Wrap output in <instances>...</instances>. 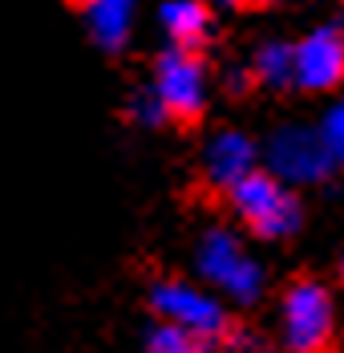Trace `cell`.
Returning <instances> with one entry per match:
<instances>
[{
	"label": "cell",
	"mask_w": 344,
	"mask_h": 353,
	"mask_svg": "<svg viewBox=\"0 0 344 353\" xmlns=\"http://www.w3.org/2000/svg\"><path fill=\"white\" fill-rule=\"evenodd\" d=\"M344 81V17L316 25L296 41V90L328 94Z\"/></svg>",
	"instance_id": "52a82bcc"
},
{
	"label": "cell",
	"mask_w": 344,
	"mask_h": 353,
	"mask_svg": "<svg viewBox=\"0 0 344 353\" xmlns=\"http://www.w3.org/2000/svg\"><path fill=\"white\" fill-rule=\"evenodd\" d=\"M195 264H199V276L215 292H223L239 305L259 301V292H264V268L255 264V256L243 248V240L231 228L203 232V240L195 248Z\"/></svg>",
	"instance_id": "3957f363"
},
{
	"label": "cell",
	"mask_w": 344,
	"mask_h": 353,
	"mask_svg": "<svg viewBox=\"0 0 344 353\" xmlns=\"http://www.w3.org/2000/svg\"><path fill=\"white\" fill-rule=\"evenodd\" d=\"M203 345L195 341V337H186L182 329H174L166 321H158V329L150 333V341H146V353H199Z\"/></svg>",
	"instance_id": "4fadbf2b"
},
{
	"label": "cell",
	"mask_w": 344,
	"mask_h": 353,
	"mask_svg": "<svg viewBox=\"0 0 344 353\" xmlns=\"http://www.w3.org/2000/svg\"><path fill=\"white\" fill-rule=\"evenodd\" d=\"M227 199H231V212L239 215V223L259 240H288L304 223V208H300L296 187L272 175V171H259V167L251 175H243L227 191Z\"/></svg>",
	"instance_id": "6da1fadb"
},
{
	"label": "cell",
	"mask_w": 344,
	"mask_h": 353,
	"mask_svg": "<svg viewBox=\"0 0 344 353\" xmlns=\"http://www.w3.org/2000/svg\"><path fill=\"white\" fill-rule=\"evenodd\" d=\"M251 4H272V0H251Z\"/></svg>",
	"instance_id": "e0dca14e"
},
{
	"label": "cell",
	"mask_w": 344,
	"mask_h": 353,
	"mask_svg": "<svg viewBox=\"0 0 344 353\" xmlns=\"http://www.w3.org/2000/svg\"><path fill=\"white\" fill-rule=\"evenodd\" d=\"M150 309L158 313V321L182 329L199 345L223 341L231 333V317H227L223 301L211 296L206 288H199V284H191V281H174V276L154 281L150 284Z\"/></svg>",
	"instance_id": "277c9868"
},
{
	"label": "cell",
	"mask_w": 344,
	"mask_h": 353,
	"mask_svg": "<svg viewBox=\"0 0 344 353\" xmlns=\"http://www.w3.org/2000/svg\"><path fill=\"white\" fill-rule=\"evenodd\" d=\"M336 272H341V284H344V252H341V264H336Z\"/></svg>",
	"instance_id": "2e32d148"
},
{
	"label": "cell",
	"mask_w": 344,
	"mask_h": 353,
	"mask_svg": "<svg viewBox=\"0 0 344 353\" xmlns=\"http://www.w3.org/2000/svg\"><path fill=\"white\" fill-rule=\"evenodd\" d=\"M158 29L166 37V45H182V49H203L211 41L215 17L206 0H162L158 4Z\"/></svg>",
	"instance_id": "30bf717a"
},
{
	"label": "cell",
	"mask_w": 344,
	"mask_h": 353,
	"mask_svg": "<svg viewBox=\"0 0 344 353\" xmlns=\"http://www.w3.org/2000/svg\"><path fill=\"white\" fill-rule=\"evenodd\" d=\"M219 8H235V4H243V0H215Z\"/></svg>",
	"instance_id": "9a60e30c"
},
{
	"label": "cell",
	"mask_w": 344,
	"mask_h": 353,
	"mask_svg": "<svg viewBox=\"0 0 344 353\" xmlns=\"http://www.w3.org/2000/svg\"><path fill=\"white\" fill-rule=\"evenodd\" d=\"M81 21L89 41L102 53H122L134 37V21H138V0H77Z\"/></svg>",
	"instance_id": "9c48e42d"
},
{
	"label": "cell",
	"mask_w": 344,
	"mask_h": 353,
	"mask_svg": "<svg viewBox=\"0 0 344 353\" xmlns=\"http://www.w3.org/2000/svg\"><path fill=\"white\" fill-rule=\"evenodd\" d=\"M158 102L166 110L171 122H199L206 114V98H211V77L199 57V49H182V45H166L154 61V77H150Z\"/></svg>",
	"instance_id": "5b68a950"
},
{
	"label": "cell",
	"mask_w": 344,
	"mask_h": 353,
	"mask_svg": "<svg viewBox=\"0 0 344 353\" xmlns=\"http://www.w3.org/2000/svg\"><path fill=\"white\" fill-rule=\"evenodd\" d=\"M126 114H130V122L138 126H146V130H154V126H166L171 118H166V110L158 102V94H154V85H142L130 94V102H126Z\"/></svg>",
	"instance_id": "7c38bea8"
},
{
	"label": "cell",
	"mask_w": 344,
	"mask_h": 353,
	"mask_svg": "<svg viewBox=\"0 0 344 353\" xmlns=\"http://www.w3.org/2000/svg\"><path fill=\"white\" fill-rule=\"evenodd\" d=\"M251 77L264 90H288L296 85V45L288 41H264L251 57Z\"/></svg>",
	"instance_id": "8fae6325"
},
{
	"label": "cell",
	"mask_w": 344,
	"mask_h": 353,
	"mask_svg": "<svg viewBox=\"0 0 344 353\" xmlns=\"http://www.w3.org/2000/svg\"><path fill=\"white\" fill-rule=\"evenodd\" d=\"M320 139H324V146L332 150V159L344 163V102H336V106L324 114V122H320Z\"/></svg>",
	"instance_id": "5bb4252c"
},
{
	"label": "cell",
	"mask_w": 344,
	"mask_h": 353,
	"mask_svg": "<svg viewBox=\"0 0 344 353\" xmlns=\"http://www.w3.org/2000/svg\"><path fill=\"white\" fill-rule=\"evenodd\" d=\"M199 163H203L206 187H215V191L227 195L243 175H251L259 167V150H255V142L247 139L243 130H219V134H211L203 142Z\"/></svg>",
	"instance_id": "ba28073f"
},
{
	"label": "cell",
	"mask_w": 344,
	"mask_h": 353,
	"mask_svg": "<svg viewBox=\"0 0 344 353\" xmlns=\"http://www.w3.org/2000/svg\"><path fill=\"white\" fill-rule=\"evenodd\" d=\"M279 337L292 353H328L336 337L332 288L316 276H296L279 296Z\"/></svg>",
	"instance_id": "7a4b0ae2"
},
{
	"label": "cell",
	"mask_w": 344,
	"mask_h": 353,
	"mask_svg": "<svg viewBox=\"0 0 344 353\" xmlns=\"http://www.w3.org/2000/svg\"><path fill=\"white\" fill-rule=\"evenodd\" d=\"M268 167L292 187H308L332 175L336 159L320 139V126H279L268 142Z\"/></svg>",
	"instance_id": "8992f818"
}]
</instances>
